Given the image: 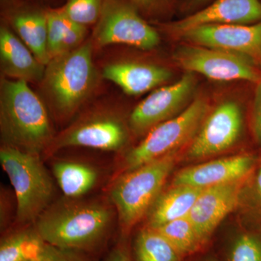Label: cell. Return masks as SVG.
<instances>
[{
    "instance_id": "7",
    "label": "cell",
    "mask_w": 261,
    "mask_h": 261,
    "mask_svg": "<svg viewBox=\"0 0 261 261\" xmlns=\"http://www.w3.org/2000/svg\"><path fill=\"white\" fill-rule=\"evenodd\" d=\"M94 37L99 47L126 44L149 50L157 47L159 34L127 0H105Z\"/></svg>"
},
{
    "instance_id": "32",
    "label": "cell",
    "mask_w": 261,
    "mask_h": 261,
    "mask_svg": "<svg viewBox=\"0 0 261 261\" xmlns=\"http://www.w3.org/2000/svg\"><path fill=\"white\" fill-rule=\"evenodd\" d=\"M256 181L257 190H258L259 194H260L261 197V166L260 169H259L258 173H257Z\"/></svg>"
},
{
    "instance_id": "25",
    "label": "cell",
    "mask_w": 261,
    "mask_h": 261,
    "mask_svg": "<svg viewBox=\"0 0 261 261\" xmlns=\"http://www.w3.org/2000/svg\"><path fill=\"white\" fill-rule=\"evenodd\" d=\"M105 0H66L62 7L65 13L76 23L88 27L97 23Z\"/></svg>"
},
{
    "instance_id": "9",
    "label": "cell",
    "mask_w": 261,
    "mask_h": 261,
    "mask_svg": "<svg viewBox=\"0 0 261 261\" xmlns=\"http://www.w3.org/2000/svg\"><path fill=\"white\" fill-rule=\"evenodd\" d=\"M195 73L185 72L177 82L156 89L130 113L128 126L136 135H143L187 107L195 89Z\"/></svg>"
},
{
    "instance_id": "20",
    "label": "cell",
    "mask_w": 261,
    "mask_h": 261,
    "mask_svg": "<svg viewBox=\"0 0 261 261\" xmlns=\"http://www.w3.org/2000/svg\"><path fill=\"white\" fill-rule=\"evenodd\" d=\"M47 19L49 60L73 50L83 44L87 27L72 20L63 8L47 9Z\"/></svg>"
},
{
    "instance_id": "3",
    "label": "cell",
    "mask_w": 261,
    "mask_h": 261,
    "mask_svg": "<svg viewBox=\"0 0 261 261\" xmlns=\"http://www.w3.org/2000/svg\"><path fill=\"white\" fill-rule=\"evenodd\" d=\"M92 53L93 43L88 41L46 65L44 91L53 107L63 116L78 110L97 87L98 73Z\"/></svg>"
},
{
    "instance_id": "1",
    "label": "cell",
    "mask_w": 261,
    "mask_h": 261,
    "mask_svg": "<svg viewBox=\"0 0 261 261\" xmlns=\"http://www.w3.org/2000/svg\"><path fill=\"white\" fill-rule=\"evenodd\" d=\"M0 126L5 145L29 153L39 155L53 142L46 108L24 81H2Z\"/></svg>"
},
{
    "instance_id": "12",
    "label": "cell",
    "mask_w": 261,
    "mask_h": 261,
    "mask_svg": "<svg viewBox=\"0 0 261 261\" xmlns=\"http://www.w3.org/2000/svg\"><path fill=\"white\" fill-rule=\"evenodd\" d=\"M124 123L113 115L87 118L61 134L51 143L53 149L70 147H89L106 151L121 149L127 142Z\"/></svg>"
},
{
    "instance_id": "31",
    "label": "cell",
    "mask_w": 261,
    "mask_h": 261,
    "mask_svg": "<svg viewBox=\"0 0 261 261\" xmlns=\"http://www.w3.org/2000/svg\"><path fill=\"white\" fill-rule=\"evenodd\" d=\"M211 0H186L185 5L188 8H195L200 7L201 5L206 4Z\"/></svg>"
},
{
    "instance_id": "10",
    "label": "cell",
    "mask_w": 261,
    "mask_h": 261,
    "mask_svg": "<svg viewBox=\"0 0 261 261\" xmlns=\"http://www.w3.org/2000/svg\"><path fill=\"white\" fill-rule=\"evenodd\" d=\"M243 113L234 101H225L209 112L187 149L190 160L205 159L232 147L243 129Z\"/></svg>"
},
{
    "instance_id": "22",
    "label": "cell",
    "mask_w": 261,
    "mask_h": 261,
    "mask_svg": "<svg viewBox=\"0 0 261 261\" xmlns=\"http://www.w3.org/2000/svg\"><path fill=\"white\" fill-rule=\"evenodd\" d=\"M45 242L35 229H25L10 233L2 239L0 261H33Z\"/></svg>"
},
{
    "instance_id": "16",
    "label": "cell",
    "mask_w": 261,
    "mask_h": 261,
    "mask_svg": "<svg viewBox=\"0 0 261 261\" xmlns=\"http://www.w3.org/2000/svg\"><path fill=\"white\" fill-rule=\"evenodd\" d=\"M171 70L161 65L137 61H118L108 64L102 76L130 96L145 94L172 77Z\"/></svg>"
},
{
    "instance_id": "30",
    "label": "cell",
    "mask_w": 261,
    "mask_h": 261,
    "mask_svg": "<svg viewBox=\"0 0 261 261\" xmlns=\"http://www.w3.org/2000/svg\"><path fill=\"white\" fill-rule=\"evenodd\" d=\"M105 261H132L128 250L124 245L120 244L113 249Z\"/></svg>"
},
{
    "instance_id": "6",
    "label": "cell",
    "mask_w": 261,
    "mask_h": 261,
    "mask_svg": "<svg viewBox=\"0 0 261 261\" xmlns=\"http://www.w3.org/2000/svg\"><path fill=\"white\" fill-rule=\"evenodd\" d=\"M209 109L207 100L198 98L177 116L149 130L145 139L127 153L124 161L126 171L177 152L184 146L191 143L210 112Z\"/></svg>"
},
{
    "instance_id": "15",
    "label": "cell",
    "mask_w": 261,
    "mask_h": 261,
    "mask_svg": "<svg viewBox=\"0 0 261 261\" xmlns=\"http://www.w3.org/2000/svg\"><path fill=\"white\" fill-rule=\"evenodd\" d=\"M253 165L254 159L248 154L214 160L181 170L173 178V185L207 188L245 179Z\"/></svg>"
},
{
    "instance_id": "27",
    "label": "cell",
    "mask_w": 261,
    "mask_h": 261,
    "mask_svg": "<svg viewBox=\"0 0 261 261\" xmlns=\"http://www.w3.org/2000/svg\"><path fill=\"white\" fill-rule=\"evenodd\" d=\"M33 261H89L80 252L66 250L44 244L38 256Z\"/></svg>"
},
{
    "instance_id": "2",
    "label": "cell",
    "mask_w": 261,
    "mask_h": 261,
    "mask_svg": "<svg viewBox=\"0 0 261 261\" xmlns=\"http://www.w3.org/2000/svg\"><path fill=\"white\" fill-rule=\"evenodd\" d=\"M111 212L98 202L58 204L37 219L35 230L45 243L76 252L102 244L111 225Z\"/></svg>"
},
{
    "instance_id": "19",
    "label": "cell",
    "mask_w": 261,
    "mask_h": 261,
    "mask_svg": "<svg viewBox=\"0 0 261 261\" xmlns=\"http://www.w3.org/2000/svg\"><path fill=\"white\" fill-rule=\"evenodd\" d=\"M205 189L188 185H173L168 191L159 195L151 207L147 226L159 228L174 220L186 217Z\"/></svg>"
},
{
    "instance_id": "8",
    "label": "cell",
    "mask_w": 261,
    "mask_h": 261,
    "mask_svg": "<svg viewBox=\"0 0 261 261\" xmlns=\"http://www.w3.org/2000/svg\"><path fill=\"white\" fill-rule=\"evenodd\" d=\"M173 60L178 66L218 82H260L253 61L221 49L189 44L178 47Z\"/></svg>"
},
{
    "instance_id": "11",
    "label": "cell",
    "mask_w": 261,
    "mask_h": 261,
    "mask_svg": "<svg viewBox=\"0 0 261 261\" xmlns=\"http://www.w3.org/2000/svg\"><path fill=\"white\" fill-rule=\"evenodd\" d=\"M178 37L189 44L242 55L252 61L261 59V22L201 25L182 33Z\"/></svg>"
},
{
    "instance_id": "24",
    "label": "cell",
    "mask_w": 261,
    "mask_h": 261,
    "mask_svg": "<svg viewBox=\"0 0 261 261\" xmlns=\"http://www.w3.org/2000/svg\"><path fill=\"white\" fill-rule=\"evenodd\" d=\"M154 229L162 234L181 256L195 253L203 245L187 216Z\"/></svg>"
},
{
    "instance_id": "14",
    "label": "cell",
    "mask_w": 261,
    "mask_h": 261,
    "mask_svg": "<svg viewBox=\"0 0 261 261\" xmlns=\"http://www.w3.org/2000/svg\"><path fill=\"white\" fill-rule=\"evenodd\" d=\"M261 22V0H214L211 5L176 21L162 24L178 37L190 29L211 24L250 25Z\"/></svg>"
},
{
    "instance_id": "33",
    "label": "cell",
    "mask_w": 261,
    "mask_h": 261,
    "mask_svg": "<svg viewBox=\"0 0 261 261\" xmlns=\"http://www.w3.org/2000/svg\"><path fill=\"white\" fill-rule=\"evenodd\" d=\"M207 261H217V260H214V259H211V260H208Z\"/></svg>"
},
{
    "instance_id": "5",
    "label": "cell",
    "mask_w": 261,
    "mask_h": 261,
    "mask_svg": "<svg viewBox=\"0 0 261 261\" xmlns=\"http://www.w3.org/2000/svg\"><path fill=\"white\" fill-rule=\"evenodd\" d=\"M0 162L13 185L20 222L37 220L53 195V184L39 155L4 145Z\"/></svg>"
},
{
    "instance_id": "28",
    "label": "cell",
    "mask_w": 261,
    "mask_h": 261,
    "mask_svg": "<svg viewBox=\"0 0 261 261\" xmlns=\"http://www.w3.org/2000/svg\"><path fill=\"white\" fill-rule=\"evenodd\" d=\"M139 12L152 14L162 10L168 0H127Z\"/></svg>"
},
{
    "instance_id": "29",
    "label": "cell",
    "mask_w": 261,
    "mask_h": 261,
    "mask_svg": "<svg viewBox=\"0 0 261 261\" xmlns=\"http://www.w3.org/2000/svg\"><path fill=\"white\" fill-rule=\"evenodd\" d=\"M253 125L255 135L261 145V80L257 86L254 101Z\"/></svg>"
},
{
    "instance_id": "17",
    "label": "cell",
    "mask_w": 261,
    "mask_h": 261,
    "mask_svg": "<svg viewBox=\"0 0 261 261\" xmlns=\"http://www.w3.org/2000/svg\"><path fill=\"white\" fill-rule=\"evenodd\" d=\"M0 60L7 76L24 82H41L45 66L8 27L0 29Z\"/></svg>"
},
{
    "instance_id": "26",
    "label": "cell",
    "mask_w": 261,
    "mask_h": 261,
    "mask_svg": "<svg viewBox=\"0 0 261 261\" xmlns=\"http://www.w3.org/2000/svg\"><path fill=\"white\" fill-rule=\"evenodd\" d=\"M228 261H261V238L252 233L239 235L228 253Z\"/></svg>"
},
{
    "instance_id": "21",
    "label": "cell",
    "mask_w": 261,
    "mask_h": 261,
    "mask_svg": "<svg viewBox=\"0 0 261 261\" xmlns=\"http://www.w3.org/2000/svg\"><path fill=\"white\" fill-rule=\"evenodd\" d=\"M53 171L62 191L70 198L87 194L98 179L95 168L76 161H57L53 164Z\"/></svg>"
},
{
    "instance_id": "13",
    "label": "cell",
    "mask_w": 261,
    "mask_h": 261,
    "mask_svg": "<svg viewBox=\"0 0 261 261\" xmlns=\"http://www.w3.org/2000/svg\"><path fill=\"white\" fill-rule=\"evenodd\" d=\"M245 179L207 187L196 200L187 217L205 245L216 228L238 206Z\"/></svg>"
},
{
    "instance_id": "4",
    "label": "cell",
    "mask_w": 261,
    "mask_h": 261,
    "mask_svg": "<svg viewBox=\"0 0 261 261\" xmlns=\"http://www.w3.org/2000/svg\"><path fill=\"white\" fill-rule=\"evenodd\" d=\"M177 159L178 152L168 154L126 171L115 182L111 197L123 227H132L151 209Z\"/></svg>"
},
{
    "instance_id": "18",
    "label": "cell",
    "mask_w": 261,
    "mask_h": 261,
    "mask_svg": "<svg viewBox=\"0 0 261 261\" xmlns=\"http://www.w3.org/2000/svg\"><path fill=\"white\" fill-rule=\"evenodd\" d=\"M20 39L42 64L49 63L47 49V10L33 8H13L6 13Z\"/></svg>"
},
{
    "instance_id": "23",
    "label": "cell",
    "mask_w": 261,
    "mask_h": 261,
    "mask_svg": "<svg viewBox=\"0 0 261 261\" xmlns=\"http://www.w3.org/2000/svg\"><path fill=\"white\" fill-rule=\"evenodd\" d=\"M135 253L137 261H180L182 257L162 234L148 226L137 235Z\"/></svg>"
}]
</instances>
